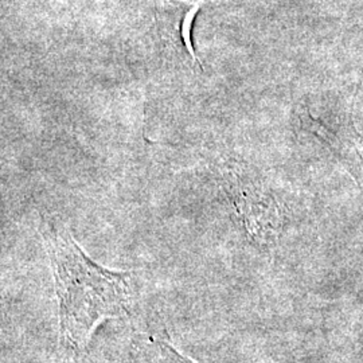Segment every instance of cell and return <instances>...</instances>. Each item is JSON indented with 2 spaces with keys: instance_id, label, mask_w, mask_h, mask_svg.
I'll use <instances>...</instances> for the list:
<instances>
[{
  "instance_id": "1",
  "label": "cell",
  "mask_w": 363,
  "mask_h": 363,
  "mask_svg": "<svg viewBox=\"0 0 363 363\" xmlns=\"http://www.w3.org/2000/svg\"><path fill=\"white\" fill-rule=\"evenodd\" d=\"M58 301L57 363H79L93 330L104 319L128 316L130 272L99 265L57 222L42 223Z\"/></svg>"
},
{
  "instance_id": "2",
  "label": "cell",
  "mask_w": 363,
  "mask_h": 363,
  "mask_svg": "<svg viewBox=\"0 0 363 363\" xmlns=\"http://www.w3.org/2000/svg\"><path fill=\"white\" fill-rule=\"evenodd\" d=\"M223 177L225 190L247 233L259 242L273 241L281 218L272 196L240 167L229 166Z\"/></svg>"
},
{
  "instance_id": "3",
  "label": "cell",
  "mask_w": 363,
  "mask_h": 363,
  "mask_svg": "<svg viewBox=\"0 0 363 363\" xmlns=\"http://www.w3.org/2000/svg\"><path fill=\"white\" fill-rule=\"evenodd\" d=\"M159 38L171 52L189 60L190 65L202 70L193 45V26L196 13L206 0H154Z\"/></svg>"
},
{
  "instance_id": "4",
  "label": "cell",
  "mask_w": 363,
  "mask_h": 363,
  "mask_svg": "<svg viewBox=\"0 0 363 363\" xmlns=\"http://www.w3.org/2000/svg\"><path fill=\"white\" fill-rule=\"evenodd\" d=\"M349 139H350L351 145L355 151V155L358 159V163H359V167H361V174L363 177V138L358 136V133H354Z\"/></svg>"
}]
</instances>
